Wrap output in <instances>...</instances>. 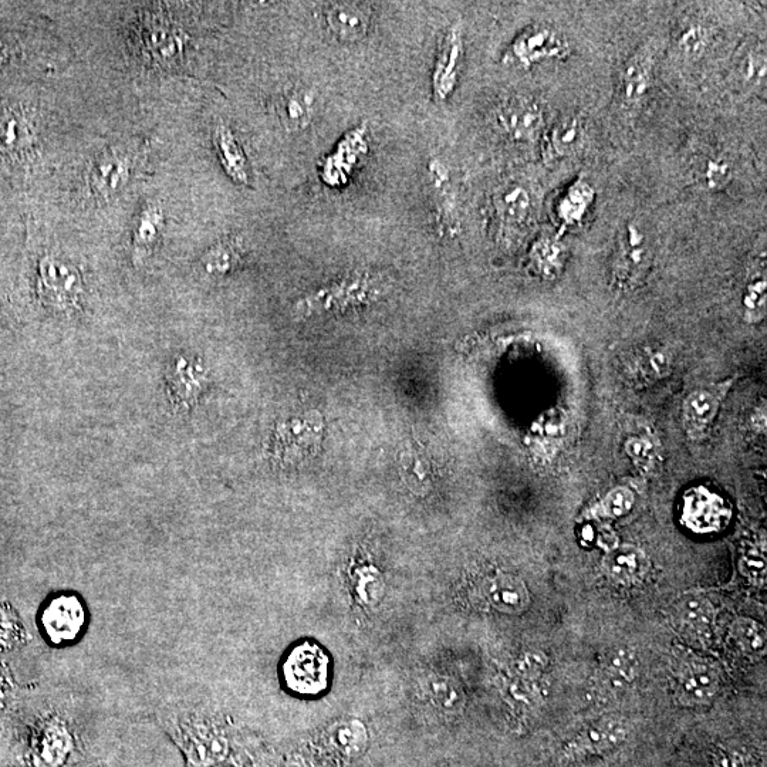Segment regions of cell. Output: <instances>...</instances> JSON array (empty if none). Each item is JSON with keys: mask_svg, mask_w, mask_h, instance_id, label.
Here are the masks:
<instances>
[{"mask_svg": "<svg viewBox=\"0 0 767 767\" xmlns=\"http://www.w3.org/2000/svg\"><path fill=\"white\" fill-rule=\"evenodd\" d=\"M387 292L388 280L384 275L357 270L304 296L297 302L296 312L304 317L346 313L378 302Z\"/></svg>", "mask_w": 767, "mask_h": 767, "instance_id": "1", "label": "cell"}, {"mask_svg": "<svg viewBox=\"0 0 767 767\" xmlns=\"http://www.w3.org/2000/svg\"><path fill=\"white\" fill-rule=\"evenodd\" d=\"M89 621L86 604L77 594L60 593L40 608L37 624L43 638L53 647L76 643Z\"/></svg>", "mask_w": 767, "mask_h": 767, "instance_id": "2", "label": "cell"}, {"mask_svg": "<svg viewBox=\"0 0 767 767\" xmlns=\"http://www.w3.org/2000/svg\"><path fill=\"white\" fill-rule=\"evenodd\" d=\"M570 45L559 30L543 23L526 27L506 50L503 62L529 70L546 62L566 59Z\"/></svg>", "mask_w": 767, "mask_h": 767, "instance_id": "3", "label": "cell"}, {"mask_svg": "<svg viewBox=\"0 0 767 767\" xmlns=\"http://www.w3.org/2000/svg\"><path fill=\"white\" fill-rule=\"evenodd\" d=\"M651 263L650 236L637 223H625L618 235L613 266L614 282L620 289H634L650 272Z\"/></svg>", "mask_w": 767, "mask_h": 767, "instance_id": "4", "label": "cell"}, {"mask_svg": "<svg viewBox=\"0 0 767 767\" xmlns=\"http://www.w3.org/2000/svg\"><path fill=\"white\" fill-rule=\"evenodd\" d=\"M496 125L515 143H532L545 128V111L533 96L513 94L500 101L495 111Z\"/></svg>", "mask_w": 767, "mask_h": 767, "instance_id": "5", "label": "cell"}, {"mask_svg": "<svg viewBox=\"0 0 767 767\" xmlns=\"http://www.w3.org/2000/svg\"><path fill=\"white\" fill-rule=\"evenodd\" d=\"M39 273V295L43 302L59 310L74 307L81 293V277L73 266L46 256L40 262Z\"/></svg>", "mask_w": 767, "mask_h": 767, "instance_id": "6", "label": "cell"}, {"mask_svg": "<svg viewBox=\"0 0 767 767\" xmlns=\"http://www.w3.org/2000/svg\"><path fill=\"white\" fill-rule=\"evenodd\" d=\"M283 675L287 687L297 694H319L327 682L326 655L317 645H300L290 652Z\"/></svg>", "mask_w": 767, "mask_h": 767, "instance_id": "7", "label": "cell"}, {"mask_svg": "<svg viewBox=\"0 0 767 767\" xmlns=\"http://www.w3.org/2000/svg\"><path fill=\"white\" fill-rule=\"evenodd\" d=\"M464 54L465 45L461 30L456 27L446 30L439 42L437 59L432 70V96L437 103H445L454 94Z\"/></svg>", "mask_w": 767, "mask_h": 767, "instance_id": "8", "label": "cell"}, {"mask_svg": "<svg viewBox=\"0 0 767 767\" xmlns=\"http://www.w3.org/2000/svg\"><path fill=\"white\" fill-rule=\"evenodd\" d=\"M322 438V421L319 415H304L285 422L276 434L275 452L282 461H303L307 456L314 454Z\"/></svg>", "mask_w": 767, "mask_h": 767, "instance_id": "9", "label": "cell"}, {"mask_svg": "<svg viewBox=\"0 0 767 767\" xmlns=\"http://www.w3.org/2000/svg\"><path fill=\"white\" fill-rule=\"evenodd\" d=\"M733 380L709 385L689 395L684 405V427L694 441L708 437Z\"/></svg>", "mask_w": 767, "mask_h": 767, "instance_id": "10", "label": "cell"}, {"mask_svg": "<svg viewBox=\"0 0 767 767\" xmlns=\"http://www.w3.org/2000/svg\"><path fill=\"white\" fill-rule=\"evenodd\" d=\"M323 16L331 36L341 43L360 42L370 30L371 6L367 3H329L324 8Z\"/></svg>", "mask_w": 767, "mask_h": 767, "instance_id": "11", "label": "cell"}, {"mask_svg": "<svg viewBox=\"0 0 767 767\" xmlns=\"http://www.w3.org/2000/svg\"><path fill=\"white\" fill-rule=\"evenodd\" d=\"M628 731L625 723L618 719H604L590 725L567 746V758L601 755L610 752L625 742Z\"/></svg>", "mask_w": 767, "mask_h": 767, "instance_id": "12", "label": "cell"}, {"mask_svg": "<svg viewBox=\"0 0 767 767\" xmlns=\"http://www.w3.org/2000/svg\"><path fill=\"white\" fill-rule=\"evenodd\" d=\"M427 170L432 195L435 198V219L439 229L442 232L454 231L455 226L458 225V219H456L454 194L451 191V172L438 158L428 162Z\"/></svg>", "mask_w": 767, "mask_h": 767, "instance_id": "13", "label": "cell"}, {"mask_svg": "<svg viewBox=\"0 0 767 767\" xmlns=\"http://www.w3.org/2000/svg\"><path fill=\"white\" fill-rule=\"evenodd\" d=\"M584 138H586V128H584L583 120L577 116L563 117L546 135V160L553 162L570 157L580 150Z\"/></svg>", "mask_w": 767, "mask_h": 767, "instance_id": "14", "label": "cell"}, {"mask_svg": "<svg viewBox=\"0 0 767 767\" xmlns=\"http://www.w3.org/2000/svg\"><path fill=\"white\" fill-rule=\"evenodd\" d=\"M214 143L218 151L223 170L233 182L239 185L250 184L249 162L238 138L228 125L219 123L214 131Z\"/></svg>", "mask_w": 767, "mask_h": 767, "instance_id": "15", "label": "cell"}, {"mask_svg": "<svg viewBox=\"0 0 767 767\" xmlns=\"http://www.w3.org/2000/svg\"><path fill=\"white\" fill-rule=\"evenodd\" d=\"M489 603L505 614H520L529 607L530 597L525 584L509 574H499L486 590Z\"/></svg>", "mask_w": 767, "mask_h": 767, "instance_id": "16", "label": "cell"}, {"mask_svg": "<svg viewBox=\"0 0 767 767\" xmlns=\"http://www.w3.org/2000/svg\"><path fill=\"white\" fill-rule=\"evenodd\" d=\"M652 62L647 54H635L621 72V94L625 103L640 104L647 99L652 87Z\"/></svg>", "mask_w": 767, "mask_h": 767, "instance_id": "17", "label": "cell"}, {"mask_svg": "<svg viewBox=\"0 0 767 767\" xmlns=\"http://www.w3.org/2000/svg\"><path fill=\"white\" fill-rule=\"evenodd\" d=\"M691 172L696 184L711 192L723 191L733 179L731 162L715 152L696 155L691 162Z\"/></svg>", "mask_w": 767, "mask_h": 767, "instance_id": "18", "label": "cell"}, {"mask_svg": "<svg viewBox=\"0 0 767 767\" xmlns=\"http://www.w3.org/2000/svg\"><path fill=\"white\" fill-rule=\"evenodd\" d=\"M185 752L197 766H211L228 755V741L222 735L205 729H188L185 733Z\"/></svg>", "mask_w": 767, "mask_h": 767, "instance_id": "19", "label": "cell"}, {"mask_svg": "<svg viewBox=\"0 0 767 767\" xmlns=\"http://www.w3.org/2000/svg\"><path fill=\"white\" fill-rule=\"evenodd\" d=\"M141 32V43L155 62H172L181 53L182 42L177 30L167 22L148 20Z\"/></svg>", "mask_w": 767, "mask_h": 767, "instance_id": "20", "label": "cell"}, {"mask_svg": "<svg viewBox=\"0 0 767 767\" xmlns=\"http://www.w3.org/2000/svg\"><path fill=\"white\" fill-rule=\"evenodd\" d=\"M401 475L408 488L417 495H424L431 486L432 466L420 444H408L400 455Z\"/></svg>", "mask_w": 767, "mask_h": 767, "instance_id": "21", "label": "cell"}, {"mask_svg": "<svg viewBox=\"0 0 767 767\" xmlns=\"http://www.w3.org/2000/svg\"><path fill=\"white\" fill-rule=\"evenodd\" d=\"M277 111L290 131H303L312 124L314 97L304 89H290L280 97Z\"/></svg>", "mask_w": 767, "mask_h": 767, "instance_id": "22", "label": "cell"}, {"mask_svg": "<svg viewBox=\"0 0 767 767\" xmlns=\"http://www.w3.org/2000/svg\"><path fill=\"white\" fill-rule=\"evenodd\" d=\"M128 164L130 162L127 158L117 152L101 157L91 170V189L99 195H110L118 191L127 179L128 170H130Z\"/></svg>", "mask_w": 767, "mask_h": 767, "instance_id": "23", "label": "cell"}, {"mask_svg": "<svg viewBox=\"0 0 767 767\" xmlns=\"http://www.w3.org/2000/svg\"><path fill=\"white\" fill-rule=\"evenodd\" d=\"M493 205L503 222L522 223L532 208V198L522 185L510 184L496 192Z\"/></svg>", "mask_w": 767, "mask_h": 767, "instance_id": "24", "label": "cell"}, {"mask_svg": "<svg viewBox=\"0 0 767 767\" xmlns=\"http://www.w3.org/2000/svg\"><path fill=\"white\" fill-rule=\"evenodd\" d=\"M718 691V677L711 668L702 664H691L681 677V692L688 701L704 704Z\"/></svg>", "mask_w": 767, "mask_h": 767, "instance_id": "25", "label": "cell"}, {"mask_svg": "<svg viewBox=\"0 0 767 767\" xmlns=\"http://www.w3.org/2000/svg\"><path fill=\"white\" fill-rule=\"evenodd\" d=\"M29 123L16 111L0 113V152L15 155L26 150L30 143Z\"/></svg>", "mask_w": 767, "mask_h": 767, "instance_id": "26", "label": "cell"}, {"mask_svg": "<svg viewBox=\"0 0 767 767\" xmlns=\"http://www.w3.org/2000/svg\"><path fill=\"white\" fill-rule=\"evenodd\" d=\"M593 201V188L584 179H579L576 184L567 189L562 201L557 206V215H559L560 221L566 225H577L583 221Z\"/></svg>", "mask_w": 767, "mask_h": 767, "instance_id": "27", "label": "cell"}, {"mask_svg": "<svg viewBox=\"0 0 767 767\" xmlns=\"http://www.w3.org/2000/svg\"><path fill=\"white\" fill-rule=\"evenodd\" d=\"M739 80L745 86H765L766 81V50L760 43H749L739 52L738 63L735 64Z\"/></svg>", "mask_w": 767, "mask_h": 767, "instance_id": "28", "label": "cell"}, {"mask_svg": "<svg viewBox=\"0 0 767 767\" xmlns=\"http://www.w3.org/2000/svg\"><path fill=\"white\" fill-rule=\"evenodd\" d=\"M604 566H606L607 573L614 579L630 581L643 574L647 562H645L644 554L640 550L634 549V547H620V549L608 554Z\"/></svg>", "mask_w": 767, "mask_h": 767, "instance_id": "29", "label": "cell"}, {"mask_svg": "<svg viewBox=\"0 0 767 767\" xmlns=\"http://www.w3.org/2000/svg\"><path fill=\"white\" fill-rule=\"evenodd\" d=\"M731 637L745 654L760 657L767 648L766 630L752 618H738L733 621Z\"/></svg>", "mask_w": 767, "mask_h": 767, "instance_id": "30", "label": "cell"}, {"mask_svg": "<svg viewBox=\"0 0 767 767\" xmlns=\"http://www.w3.org/2000/svg\"><path fill=\"white\" fill-rule=\"evenodd\" d=\"M331 743L348 758L361 755L366 749L368 735L366 726L360 721L341 722L331 731Z\"/></svg>", "mask_w": 767, "mask_h": 767, "instance_id": "31", "label": "cell"}, {"mask_svg": "<svg viewBox=\"0 0 767 767\" xmlns=\"http://www.w3.org/2000/svg\"><path fill=\"white\" fill-rule=\"evenodd\" d=\"M429 698L446 714H456L464 708L465 696L452 679L437 675L428 682Z\"/></svg>", "mask_w": 767, "mask_h": 767, "instance_id": "32", "label": "cell"}, {"mask_svg": "<svg viewBox=\"0 0 767 767\" xmlns=\"http://www.w3.org/2000/svg\"><path fill=\"white\" fill-rule=\"evenodd\" d=\"M638 657L630 648H618L608 657L606 675L614 688L623 689L637 677Z\"/></svg>", "mask_w": 767, "mask_h": 767, "instance_id": "33", "label": "cell"}, {"mask_svg": "<svg viewBox=\"0 0 767 767\" xmlns=\"http://www.w3.org/2000/svg\"><path fill=\"white\" fill-rule=\"evenodd\" d=\"M714 613L711 603L696 594H688L678 603L679 618L694 630H706L714 621Z\"/></svg>", "mask_w": 767, "mask_h": 767, "instance_id": "34", "label": "cell"}, {"mask_svg": "<svg viewBox=\"0 0 767 767\" xmlns=\"http://www.w3.org/2000/svg\"><path fill=\"white\" fill-rule=\"evenodd\" d=\"M164 222L162 212L157 208L145 209L135 228L134 248L137 255H144L154 246Z\"/></svg>", "mask_w": 767, "mask_h": 767, "instance_id": "35", "label": "cell"}, {"mask_svg": "<svg viewBox=\"0 0 767 767\" xmlns=\"http://www.w3.org/2000/svg\"><path fill=\"white\" fill-rule=\"evenodd\" d=\"M241 255L242 248L239 243L235 241L219 243L205 256V269L212 275H225L238 265Z\"/></svg>", "mask_w": 767, "mask_h": 767, "instance_id": "36", "label": "cell"}, {"mask_svg": "<svg viewBox=\"0 0 767 767\" xmlns=\"http://www.w3.org/2000/svg\"><path fill=\"white\" fill-rule=\"evenodd\" d=\"M743 306L749 322H758L765 316L766 312V275L765 270L762 273H756L750 277L748 287H746L745 297H743Z\"/></svg>", "mask_w": 767, "mask_h": 767, "instance_id": "37", "label": "cell"}, {"mask_svg": "<svg viewBox=\"0 0 767 767\" xmlns=\"http://www.w3.org/2000/svg\"><path fill=\"white\" fill-rule=\"evenodd\" d=\"M711 39L712 33L708 27L701 25V23H691L679 33L677 45L685 56L696 57L705 52Z\"/></svg>", "mask_w": 767, "mask_h": 767, "instance_id": "38", "label": "cell"}, {"mask_svg": "<svg viewBox=\"0 0 767 767\" xmlns=\"http://www.w3.org/2000/svg\"><path fill=\"white\" fill-rule=\"evenodd\" d=\"M533 260H535L537 268L542 270L545 275H554L562 266V246L557 239L545 236L533 248Z\"/></svg>", "mask_w": 767, "mask_h": 767, "instance_id": "39", "label": "cell"}, {"mask_svg": "<svg viewBox=\"0 0 767 767\" xmlns=\"http://www.w3.org/2000/svg\"><path fill=\"white\" fill-rule=\"evenodd\" d=\"M25 640L18 614L8 604L0 606V651H9Z\"/></svg>", "mask_w": 767, "mask_h": 767, "instance_id": "40", "label": "cell"}, {"mask_svg": "<svg viewBox=\"0 0 767 767\" xmlns=\"http://www.w3.org/2000/svg\"><path fill=\"white\" fill-rule=\"evenodd\" d=\"M385 584L381 579L378 571L368 570L361 574V579L358 580V591L363 598L364 603L373 604L378 603L383 597Z\"/></svg>", "mask_w": 767, "mask_h": 767, "instance_id": "41", "label": "cell"}, {"mask_svg": "<svg viewBox=\"0 0 767 767\" xmlns=\"http://www.w3.org/2000/svg\"><path fill=\"white\" fill-rule=\"evenodd\" d=\"M633 505V495L627 491L611 493L607 498L606 512L611 516H621L630 510Z\"/></svg>", "mask_w": 767, "mask_h": 767, "instance_id": "42", "label": "cell"}, {"mask_svg": "<svg viewBox=\"0 0 767 767\" xmlns=\"http://www.w3.org/2000/svg\"><path fill=\"white\" fill-rule=\"evenodd\" d=\"M546 667V657L539 652L527 654L520 661L519 669L525 677H537Z\"/></svg>", "mask_w": 767, "mask_h": 767, "instance_id": "43", "label": "cell"}, {"mask_svg": "<svg viewBox=\"0 0 767 767\" xmlns=\"http://www.w3.org/2000/svg\"><path fill=\"white\" fill-rule=\"evenodd\" d=\"M742 570L746 576L752 577V579H760L765 577L766 563L762 557H746L742 562Z\"/></svg>", "mask_w": 767, "mask_h": 767, "instance_id": "44", "label": "cell"}, {"mask_svg": "<svg viewBox=\"0 0 767 767\" xmlns=\"http://www.w3.org/2000/svg\"><path fill=\"white\" fill-rule=\"evenodd\" d=\"M712 767H745V762L738 753L719 750L712 759Z\"/></svg>", "mask_w": 767, "mask_h": 767, "instance_id": "45", "label": "cell"}]
</instances>
